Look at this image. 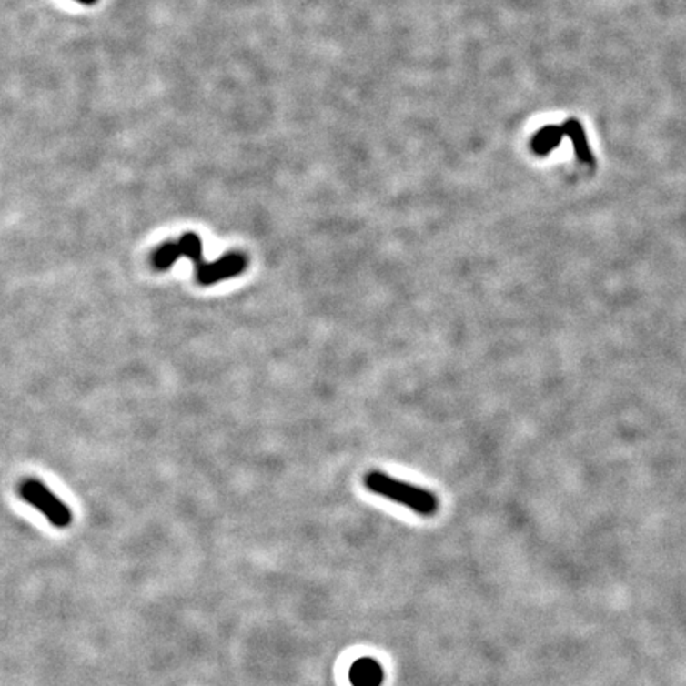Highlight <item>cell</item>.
Segmentation results:
<instances>
[{
  "mask_svg": "<svg viewBox=\"0 0 686 686\" xmlns=\"http://www.w3.org/2000/svg\"><path fill=\"white\" fill-rule=\"evenodd\" d=\"M348 679L353 686H381L385 671L374 658H361L349 668Z\"/></svg>",
  "mask_w": 686,
  "mask_h": 686,
  "instance_id": "277c9868",
  "label": "cell"
},
{
  "mask_svg": "<svg viewBox=\"0 0 686 686\" xmlns=\"http://www.w3.org/2000/svg\"><path fill=\"white\" fill-rule=\"evenodd\" d=\"M247 267H248V257L240 251H231L217 261L200 264L197 267V281L204 287H210L226 278H234L237 275L244 274Z\"/></svg>",
  "mask_w": 686,
  "mask_h": 686,
  "instance_id": "3957f363",
  "label": "cell"
},
{
  "mask_svg": "<svg viewBox=\"0 0 686 686\" xmlns=\"http://www.w3.org/2000/svg\"><path fill=\"white\" fill-rule=\"evenodd\" d=\"M180 257H183V251H181L180 240H170L166 244L161 245L155 255H153V266L156 270H167L172 267L175 262L178 261Z\"/></svg>",
  "mask_w": 686,
  "mask_h": 686,
  "instance_id": "5b68a950",
  "label": "cell"
},
{
  "mask_svg": "<svg viewBox=\"0 0 686 686\" xmlns=\"http://www.w3.org/2000/svg\"><path fill=\"white\" fill-rule=\"evenodd\" d=\"M364 483L368 491L407 507L421 517H432L439 510V499L436 494L430 493L425 488L415 487L378 470L368 472L364 477Z\"/></svg>",
  "mask_w": 686,
  "mask_h": 686,
  "instance_id": "6da1fadb",
  "label": "cell"
},
{
  "mask_svg": "<svg viewBox=\"0 0 686 686\" xmlns=\"http://www.w3.org/2000/svg\"><path fill=\"white\" fill-rule=\"evenodd\" d=\"M19 496L29 504L37 509L48 521L57 530H66L72 523V512L56 494L51 493L44 483L35 479H27L19 485Z\"/></svg>",
  "mask_w": 686,
  "mask_h": 686,
  "instance_id": "7a4b0ae2",
  "label": "cell"
},
{
  "mask_svg": "<svg viewBox=\"0 0 686 686\" xmlns=\"http://www.w3.org/2000/svg\"><path fill=\"white\" fill-rule=\"evenodd\" d=\"M181 251H183V257L191 259L196 264V267H199L200 264H204L202 261V240H200L197 234H185L180 238Z\"/></svg>",
  "mask_w": 686,
  "mask_h": 686,
  "instance_id": "8992f818",
  "label": "cell"
},
{
  "mask_svg": "<svg viewBox=\"0 0 686 686\" xmlns=\"http://www.w3.org/2000/svg\"><path fill=\"white\" fill-rule=\"evenodd\" d=\"M76 2H80L83 5H94L97 0H76Z\"/></svg>",
  "mask_w": 686,
  "mask_h": 686,
  "instance_id": "52a82bcc",
  "label": "cell"
}]
</instances>
